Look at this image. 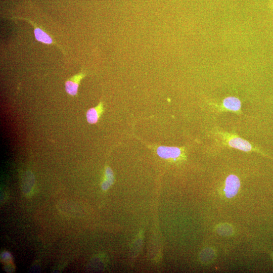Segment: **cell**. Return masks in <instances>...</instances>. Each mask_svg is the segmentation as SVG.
I'll return each mask as SVG.
<instances>
[{
	"instance_id": "8fae6325",
	"label": "cell",
	"mask_w": 273,
	"mask_h": 273,
	"mask_svg": "<svg viewBox=\"0 0 273 273\" xmlns=\"http://www.w3.org/2000/svg\"><path fill=\"white\" fill-rule=\"evenodd\" d=\"M270 100H271V101L273 102V97L271 98V99H270Z\"/></svg>"
},
{
	"instance_id": "8992f818",
	"label": "cell",
	"mask_w": 273,
	"mask_h": 273,
	"mask_svg": "<svg viewBox=\"0 0 273 273\" xmlns=\"http://www.w3.org/2000/svg\"><path fill=\"white\" fill-rule=\"evenodd\" d=\"M28 21L34 28V34L36 40L39 42L47 44H56L58 46L55 41H54L52 37L50 36L43 30L37 27L36 24L30 20L23 18Z\"/></svg>"
},
{
	"instance_id": "30bf717a",
	"label": "cell",
	"mask_w": 273,
	"mask_h": 273,
	"mask_svg": "<svg viewBox=\"0 0 273 273\" xmlns=\"http://www.w3.org/2000/svg\"><path fill=\"white\" fill-rule=\"evenodd\" d=\"M271 6L273 8V0H271Z\"/></svg>"
},
{
	"instance_id": "7a4b0ae2",
	"label": "cell",
	"mask_w": 273,
	"mask_h": 273,
	"mask_svg": "<svg viewBox=\"0 0 273 273\" xmlns=\"http://www.w3.org/2000/svg\"><path fill=\"white\" fill-rule=\"evenodd\" d=\"M209 106L214 112L220 113L230 111L242 114L241 102L235 96H228L224 98L221 102L216 103L209 101Z\"/></svg>"
},
{
	"instance_id": "ba28073f",
	"label": "cell",
	"mask_w": 273,
	"mask_h": 273,
	"mask_svg": "<svg viewBox=\"0 0 273 273\" xmlns=\"http://www.w3.org/2000/svg\"><path fill=\"white\" fill-rule=\"evenodd\" d=\"M105 178L102 183V187L103 189H106L113 183L114 180L113 171L108 166L105 168Z\"/></svg>"
},
{
	"instance_id": "6da1fadb",
	"label": "cell",
	"mask_w": 273,
	"mask_h": 273,
	"mask_svg": "<svg viewBox=\"0 0 273 273\" xmlns=\"http://www.w3.org/2000/svg\"><path fill=\"white\" fill-rule=\"evenodd\" d=\"M211 133L216 144L220 147L234 148L245 152H256L269 157L259 147L242 138L235 132H228L219 128H214Z\"/></svg>"
},
{
	"instance_id": "52a82bcc",
	"label": "cell",
	"mask_w": 273,
	"mask_h": 273,
	"mask_svg": "<svg viewBox=\"0 0 273 273\" xmlns=\"http://www.w3.org/2000/svg\"><path fill=\"white\" fill-rule=\"evenodd\" d=\"M104 111L103 103L102 102H100L97 106L89 109L86 113L87 122L91 124L96 123Z\"/></svg>"
},
{
	"instance_id": "3957f363",
	"label": "cell",
	"mask_w": 273,
	"mask_h": 273,
	"mask_svg": "<svg viewBox=\"0 0 273 273\" xmlns=\"http://www.w3.org/2000/svg\"><path fill=\"white\" fill-rule=\"evenodd\" d=\"M157 154L161 158L173 161L186 158L185 147L156 146L155 148Z\"/></svg>"
},
{
	"instance_id": "5b68a950",
	"label": "cell",
	"mask_w": 273,
	"mask_h": 273,
	"mask_svg": "<svg viewBox=\"0 0 273 273\" xmlns=\"http://www.w3.org/2000/svg\"><path fill=\"white\" fill-rule=\"evenodd\" d=\"M85 76V73L81 72L68 79L65 83L66 93L72 96H77L80 81Z\"/></svg>"
},
{
	"instance_id": "277c9868",
	"label": "cell",
	"mask_w": 273,
	"mask_h": 273,
	"mask_svg": "<svg viewBox=\"0 0 273 273\" xmlns=\"http://www.w3.org/2000/svg\"><path fill=\"white\" fill-rule=\"evenodd\" d=\"M240 187L239 177L235 174H230L227 176L224 183V192L225 196L232 198L238 193Z\"/></svg>"
},
{
	"instance_id": "9c48e42d",
	"label": "cell",
	"mask_w": 273,
	"mask_h": 273,
	"mask_svg": "<svg viewBox=\"0 0 273 273\" xmlns=\"http://www.w3.org/2000/svg\"><path fill=\"white\" fill-rule=\"evenodd\" d=\"M222 225L224 229L223 230V229L217 227V233L220 234V235L224 236H227L226 233L228 236H230L231 235L230 234H233V229L230 224L227 223H222Z\"/></svg>"
}]
</instances>
